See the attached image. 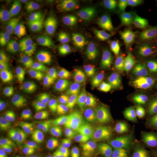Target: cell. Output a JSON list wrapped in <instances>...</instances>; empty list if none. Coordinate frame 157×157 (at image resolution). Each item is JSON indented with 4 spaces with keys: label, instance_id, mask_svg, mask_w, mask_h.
<instances>
[{
    "label": "cell",
    "instance_id": "obj_1",
    "mask_svg": "<svg viewBox=\"0 0 157 157\" xmlns=\"http://www.w3.org/2000/svg\"><path fill=\"white\" fill-rule=\"evenodd\" d=\"M128 16L121 4L89 2L68 32L59 59L67 107L113 77L128 51Z\"/></svg>",
    "mask_w": 157,
    "mask_h": 157
},
{
    "label": "cell",
    "instance_id": "obj_2",
    "mask_svg": "<svg viewBox=\"0 0 157 157\" xmlns=\"http://www.w3.org/2000/svg\"><path fill=\"white\" fill-rule=\"evenodd\" d=\"M67 98L56 65L21 52L0 61V117L9 131L28 135L61 117Z\"/></svg>",
    "mask_w": 157,
    "mask_h": 157
},
{
    "label": "cell",
    "instance_id": "obj_3",
    "mask_svg": "<svg viewBox=\"0 0 157 157\" xmlns=\"http://www.w3.org/2000/svg\"><path fill=\"white\" fill-rule=\"evenodd\" d=\"M117 105L80 107L49 126L37 157H98L121 121Z\"/></svg>",
    "mask_w": 157,
    "mask_h": 157
},
{
    "label": "cell",
    "instance_id": "obj_4",
    "mask_svg": "<svg viewBox=\"0 0 157 157\" xmlns=\"http://www.w3.org/2000/svg\"><path fill=\"white\" fill-rule=\"evenodd\" d=\"M98 157H148L135 136H121L108 143Z\"/></svg>",
    "mask_w": 157,
    "mask_h": 157
},
{
    "label": "cell",
    "instance_id": "obj_5",
    "mask_svg": "<svg viewBox=\"0 0 157 157\" xmlns=\"http://www.w3.org/2000/svg\"><path fill=\"white\" fill-rule=\"evenodd\" d=\"M124 11H131L140 16H154L157 14V2H126L121 4Z\"/></svg>",
    "mask_w": 157,
    "mask_h": 157
},
{
    "label": "cell",
    "instance_id": "obj_6",
    "mask_svg": "<svg viewBox=\"0 0 157 157\" xmlns=\"http://www.w3.org/2000/svg\"><path fill=\"white\" fill-rule=\"evenodd\" d=\"M150 44H152V51H154V56H155V61H157V17H155V21H154V26H152Z\"/></svg>",
    "mask_w": 157,
    "mask_h": 157
}]
</instances>
